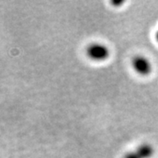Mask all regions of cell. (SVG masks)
Wrapping results in <instances>:
<instances>
[{"label": "cell", "instance_id": "6da1fadb", "mask_svg": "<svg viewBox=\"0 0 158 158\" xmlns=\"http://www.w3.org/2000/svg\"><path fill=\"white\" fill-rule=\"evenodd\" d=\"M87 56L94 61H104L110 56V50L105 44L92 43L86 49Z\"/></svg>", "mask_w": 158, "mask_h": 158}, {"label": "cell", "instance_id": "7a4b0ae2", "mask_svg": "<svg viewBox=\"0 0 158 158\" xmlns=\"http://www.w3.org/2000/svg\"><path fill=\"white\" fill-rule=\"evenodd\" d=\"M132 65L136 72L142 76H147L152 71V64L147 57L136 56L133 61Z\"/></svg>", "mask_w": 158, "mask_h": 158}, {"label": "cell", "instance_id": "3957f363", "mask_svg": "<svg viewBox=\"0 0 158 158\" xmlns=\"http://www.w3.org/2000/svg\"><path fill=\"white\" fill-rule=\"evenodd\" d=\"M155 149L148 143H142L134 151L127 153L123 158H151L154 156Z\"/></svg>", "mask_w": 158, "mask_h": 158}, {"label": "cell", "instance_id": "277c9868", "mask_svg": "<svg viewBox=\"0 0 158 158\" xmlns=\"http://www.w3.org/2000/svg\"><path fill=\"white\" fill-rule=\"evenodd\" d=\"M113 5H115V6H118V5H120V4H123V2L122 1H115V2H113Z\"/></svg>", "mask_w": 158, "mask_h": 158}, {"label": "cell", "instance_id": "5b68a950", "mask_svg": "<svg viewBox=\"0 0 158 158\" xmlns=\"http://www.w3.org/2000/svg\"><path fill=\"white\" fill-rule=\"evenodd\" d=\"M156 40H157V42H158V31L156 33Z\"/></svg>", "mask_w": 158, "mask_h": 158}]
</instances>
